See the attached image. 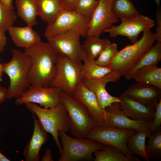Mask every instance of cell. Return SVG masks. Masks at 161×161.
<instances>
[{
	"instance_id": "obj_1",
	"label": "cell",
	"mask_w": 161,
	"mask_h": 161,
	"mask_svg": "<svg viewBox=\"0 0 161 161\" xmlns=\"http://www.w3.org/2000/svg\"><path fill=\"white\" fill-rule=\"evenodd\" d=\"M24 52L30 57L31 60L30 85L50 86L56 74L58 54L48 42L41 41L25 48Z\"/></svg>"
},
{
	"instance_id": "obj_2",
	"label": "cell",
	"mask_w": 161,
	"mask_h": 161,
	"mask_svg": "<svg viewBox=\"0 0 161 161\" xmlns=\"http://www.w3.org/2000/svg\"><path fill=\"white\" fill-rule=\"evenodd\" d=\"M12 56L8 62L2 63L3 72L8 76L9 85L7 99L19 97L30 84L29 78L31 68L30 57L21 50L11 49Z\"/></svg>"
},
{
	"instance_id": "obj_3",
	"label": "cell",
	"mask_w": 161,
	"mask_h": 161,
	"mask_svg": "<svg viewBox=\"0 0 161 161\" xmlns=\"http://www.w3.org/2000/svg\"><path fill=\"white\" fill-rule=\"evenodd\" d=\"M24 104L32 113L37 116L45 131L52 135L61 154L62 148L59 140L58 132L62 131L66 132L69 131L68 113L63 104L61 103L54 107L47 109L33 103Z\"/></svg>"
},
{
	"instance_id": "obj_4",
	"label": "cell",
	"mask_w": 161,
	"mask_h": 161,
	"mask_svg": "<svg viewBox=\"0 0 161 161\" xmlns=\"http://www.w3.org/2000/svg\"><path fill=\"white\" fill-rule=\"evenodd\" d=\"M142 38L131 45L118 51L110 64L112 71L123 76L136 64L156 41L154 33L151 29L144 31Z\"/></svg>"
},
{
	"instance_id": "obj_5",
	"label": "cell",
	"mask_w": 161,
	"mask_h": 161,
	"mask_svg": "<svg viewBox=\"0 0 161 161\" xmlns=\"http://www.w3.org/2000/svg\"><path fill=\"white\" fill-rule=\"evenodd\" d=\"M59 96L67 112L70 133L75 138H86L88 132L98 124L92 119L86 108L73 97L62 91Z\"/></svg>"
},
{
	"instance_id": "obj_6",
	"label": "cell",
	"mask_w": 161,
	"mask_h": 161,
	"mask_svg": "<svg viewBox=\"0 0 161 161\" xmlns=\"http://www.w3.org/2000/svg\"><path fill=\"white\" fill-rule=\"evenodd\" d=\"M58 136L62 148L59 161H94L93 152L105 146L91 139L72 137L62 131H59Z\"/></svg>"
},
{
	"instance_id": "obj_7",
	"label": "cell",
	"mask_w": 161,
	"mask_h": 161,
	"mask_svg": "<svg viewBox=\"0 0 161 161\" xmlns=\"http://www.w3.org/2000/svg\"><path fill=\"white\" fill-rule=\"evenodd\" d=\"M82 64L81 62H76L58 55L56 74L50 86L59 88L61 91L72 96L76 86L83 80Z\"/></svg>"
},
{
	"instance_id": "obj_8",
	"label": "cell",
	"mask_w": 161,
	"mask_h": 161,
	"mask_svg": "<svg viewBox=\"0 0 161 161\" xmlns=\"http://www.w3.org/2000/svg\"><path fill=\"white\" fill-rule=\"evenodd\" d=\"M81 36L83 37L80 31L70 30L47 39L58 55L65 56L73 61L81 62L86 56L80 43Z\"/></svg>"
},
{
	"instance_id": "obj_9",
	"label": "cell",
	"mask_w": 161,
	"mask_h": 161,
	"mask_svg": "<svg viewBox=\"0 0 161 161\" xmlns=\"http://www.w3.org/2000/svg\"><path fill=\"white\" fill-rule=\"evenodd\" d=\"M135 131L116 127L107 123L98 124L90 130L86 138L116 148L127 156H133L127 148V140Z\"/></svg>"
},
{
	"instance_id": "obj_10",
	"label": "cell",
	"mask_w": 161,
	"mask_h": 161,
	"mask_svg": "<svg viewBox=\"0 0 161 161\" xmlns=\"http://www.w3.org/2000/svg\"><path fill=\"white\" fill-rule=\"evenodd\" d=\"M120 19L121 23L119 25H113L104 32L108 33L111 37L118 35L126 36L132 44L138 41V36L141 32L151 29L155 25L154 20L140 14Z\"/></svg>"
},
{
	"instance_id": "obj_11",
	"label": "cell",
	"mask_w": 161,
	"mask_h": 161,
	"mask_svg": "<svg viewBox=\"0 0 161 161\" xmlns=\"http://www.w3.org/2000/svg\"><path fill=\"white\" fill-rule=\"evenodd\" d=\"M61 91L58 87L50 86L44 87L30 85L21 95L17 99L16 104L20 106L26 103L39 104L47 109L54 107L61 103L59 94Z\"/></svg>"
},
{
	"instance_id": "obj_12",
	"label": "cell",
	"mask_w": 161,
	"mask_h": 161,
	"mask_svg": "<svg viewBox=\"0 0 161 161\" xmlns=\"http://www.w3.org/2000/svg\"><path fill=\"white\" fill-rule=\"evenodd\" d=\"M89 20L75 11L64 9L52 22L48 24L44 36L47 38L67 30H76L81 32L85 37Z\"/></svg>"
},
{
	"instance_id": "obj_13",
	"label": "cell",
	"mask_w": 161,
	"mask_h": 161,
	"mask_svg": "<svg viewBox=\"0 0 161 161\" xmlns=\"http://www.w3.org/2000/svg\"><path fill=\"white\" fill-rule=\"evenodd\" d=\"M112 10V0H99L89 21L86 36H100L118 21Z\"/></svg>"
},
{
	"instance_id": "obj_14",
	"label": "cell",
	"mask_w": 161,
	"mask_h": 161,
	"mask_svg": "<svg viewBox=\"0 0 161 161\" xmlns=\"http://www.w3.org/2000/svg\"><path fill=\"white\" fill-rule=\"evenodd\" d=\"M104 110L106 123L134 131L145 130L150 132L152 121L136 120L130 118L121 110L120 103H114Z\"/></svg>"
},
{
	"instance_id": "obj_15",
	"label": "cell",
	"mask_w": 161,
	"mask_h": 161,
	"mask_svg": "<svg viewBox=\"0 0 161 161\" xmlns=\"http://www.w3.org/2000/svg\"><path fill=\"white\" fill-rule=\"evenodd\" d=\"M120 76L118 73L112 72L104 77L97 79H83L85 86L95 94L98 101L103 109L115 102H122L120 97L110 95L106 89V84L109 82L118 80Z\"/></svg>"
},
{
	"instance_id": "obj_16",
	"label": "cell",
	"mask_w": 161,
	"mask_h": 161,
	"mask_svg": "<svg viewBox=\"0 0 161 161\" xmlns=\"http://www.w3.org/2000/svg\"><path fill=\"white\" fill-rule=\"evenodd\" d=\"M72 97L86 108L92 119L98 124L106 123L104 109L99 104L94 93L85 86L83 80L76 86Z\"/></svg>"
},
{
	"instance_id": "obj_17",
	"label": "cell",
	"mask_w": 161,
	"mask_h": 161,
	"mask_svg": "<svg viewBox=\"0 0 161 161\" xmlns=\"http://www.w3.org/2000/svg\"><path fill=\"white\" fill-rule=\"evenodd\" d=\"M123 94L133 100L155 109L161 99V89L137 82L129 87Z\"/></svg>"
},
{
	"instance_id": "obj_18",
	"label": "cell",
	"mask_w": 161,
	"mask_h": 161,
	"mask_svg": "<svg viewBox=\"0 0 161 161\" xmlns=\"http://www.w3.org/2000/svg\"><path fill=\"white\" fill-rule=\"evenodd\" d=\"M32 113L34 120L33 133L24 148L23 155L26 161H39L40 149L47 141L48 137L40 121L36 119L35 114Z\"/></svg>"
},
{
	"instance_id": "obj_19",
	"label": "cell",
	"mask_w": 161,
	"mask_h": 161,
	"mask_svg": "<svg viewBox=\"0 0 161 161\" xmlns=\"http://www.w3.org/2000/svg\"><path fill=\"white\" fill-rule=\"evenodd\" d=\"M120 98L122 102L121 109L129 118L136 120L153 121L154 108L146 106L123 93Z\"/></svg>"
},
{
	"instance_id": "obj_20",
	"label": "cell",
	"mask_w": 161,
	"mask_h": 161,
	"mask_svg": "<svg viewBox=\"0 0 161 161\" xmlns=\"http://www.w3.org/2000/svg\"><path fill=\"white\" fill-rule=\"evenodd\" d=\"M32 27L27 25L23 27L13 26L8 31L16 46L26 48L41 41L40 35Z\"/></svg>"
},
{
	"instance_id": "obj_21",
	"label": "cell",
	"mask_w": 161,
	"mask_h": 161,
	"mask_svg": "<svg viewBox=\"0 0 161 161\" xmlns=\"http://www.w3.org/2000/svg\"><path fill=\"white\" fill-rule=\"evenodd\" d=\"M161 60V42H157L143 55L134 66L123 76L127 80L133 78L135 73L143 67L157 65Z\"/></svg>"
},
{
	"instance_id": "obj_22",
	"label": "cell",
	"mask_w": 161,
	"mask_h": 161,
	"mask_svg": "<svg viewBox=\"0 0 161 161\" xmlns=\"http://www.w3.org/2000/svg\"><path fill=\"white\" fill-rule=\"evenodd\" d=\"M38 15L49 24L64 9L61 0H35Z\"/></svg>"
},
{
	"instance_id": "obj_23",
	"label": "cell",
	"mask_w": 161,
	"mask_h": 161,
	"mask_svg": "<svg viewBox=\"0 0 161 161\" xmlns=\"http://www.w3.org/2000/svg\"><path fill=\"white\" fill-rule=\"evenodd\" d=\"M151 135L150 131L142 130L135 131L129 136L126 145L132 155L141 157L147 161H150L146 154L145 142L146 138Z\"/></svg>"
},
{
	"instance_id": "obj_24",
	"label": "cell",
	"mask_w": 161,
	"mask_h": 161,
	"mask_svg": "<svg viewBox=\"0 0 161 161\" xmlns=\"http://www.w3.org/2000/svg\"><path fill=\"white\" fill-rule=\"evenodd\" d=\"M133 78L137 83L161 89V68L157 65L143 67L135 72Z\"/></svg>"
},
{
	"instance_id": "obj_25",
	"label": "cell",
	"mask_w": 161,
	"mask_h": 161,
	"mask_svg": "<svg viewBox=\"0 0 161 161\" xmlns=\"http://www.w3.org/2000/svg\"><path fill=\"white\" fill-rule=\"evenodd\" d=\"M83 61L82 69L83 79L100 78L113 72L110 64L98 65L95 62V59L86 56Z\"/></svg>"
},
{
	"instance_id": "obj_26",
	"label": "cell",
	"mask_w": 161,
	"mask_h": 161,
	"mask_svg": "<svg viewBox=\"0 0 161 161\" xmlns=\"http://www.w3.org/2000/svg\"><path fill=\"white\" fill-rule=\"evenodd\" d=\"M17 14L27 25L32 27L37 24L38 16L35 0H16Z\"/></svg>"
},
{
	"instance_id": "obj_27",
	"label": "cell",
	"mask_w": 161,
	"mask_h": 161,
	"mask_svg": "<svg viewBox=\"0 0 161 161\" xmlns=\"http://www.w3.org/2000/svg\"><path fill=\"white\" fill-rule=\"evenodd\" d=\"M105 146L103 149L93 152L95 161H140L136 156H127L116 148Z\"/></svg>"
},
{
	"instance_id": "obj_28",
	"label": "cell",
	"mask_w": 161,
	"mask_h": 161,
	"mask_svg": "<svg viewBox=\"0 0 161 161\" xmlns=\"http://www.w3.org/2000/svg\"><path fill=\"white\" fill-rule=\"evenodd\" d=\"M99 35L87 37L82 47L86 56L96 59L103 50L111 43L108 38H100Z\"/></svg>"
},
{
	"instance_id": "obj_29",
	"label": "cell",
	"mask_w": 161,
	"mask_h": 161,
	"mask_svg": "<svg viewBox=\"0 0 161 161\" xmlns=\"http://www.w3.org/2000/svg\"><path fill=\"white\" fill-rule=\"evenodd\" d=\"M112 10L118 18L129 17L140 14L130 0H112Z\"/></svg>"
},
{
	"instance_id": "obj_30",
	"label": "cell",
	"mask_w": 161,
	"mask_h": 161,
	"mask_svg": "<svg viewBox=\"0 0 161 161\" xmlns=\"http://www.w3.org/2000/svg\"><path fill=\"white\" fill-rule=\"evenodd\" d=\"M148 143L145 145L147 155L149 160H160L161 158V131H156L148 137Z\"/></svg>"
},
{
	"instance_id": "obj_31",
	"label": "cell",
	"mask_w": 161,
	"mask_h": 161,
	"mask_svg": "<svg viewBox=\"0 0 161 161\" xmlns=\"http://www.w3.org/2000/svg\"><path fill=\"white\" fill-rule=\"evenodd\" d=\"M17 15L13 9L5 7L0 1V30H8L16 20Z\"/></svg>"
},
{
	"instance_id": "obj_32",
	"label": "cell",
	"mask_w": 161,
	"mask_h": 161,
	"mask_svg": "<svg viewBox=\"0 0 161 161\" xmlns=\"http://www.w3.org/2000/svg\"><path fill=\"white\" fill-rule=\"evenodd\" d=\"M117 44L111 43L105 47L95 59V62L98 65L106 66L112 62L117 55Z\"/></svg>"
},
{
	"instance_id": "obj_33",
	"label": "cell",
	"mask_w": 161,
	"mask_h": 161,
	"mask_svg": "<svg viewBox=\"0 0 161 161\" xmlns=\"http://www.w3.org/2000/svg\"><path fill=\"white\" fill-rule=\"evenodd\" d=\"M99 0H77L75 11L89 19L96 8Z\"/></svg>"
},
{
	"instance_id": "obj_34",
	"label": "cell",
	"mask_w": 161,
	"mask_h": 161,
	"mask_svg": "<svg viewBox=\"0 0 161 161\" xmlns=\"http://www.w3.org/2000/svg\"><path fill=\"white\" fill-rule=\"evenodd\" d=\"M161 99L159 101L155 109L153 120L150 127L151 134L156 131H161Z\"/></svg>"
},
{
	"instance_id": "obj_35",
	"label": "cell",
	"mask_w": 161,
	"mask_h": 161,
	"mask_svg": "<svg viewBox=\"0 0 161 161\" xmlns=\"http://www.w3.org/2000/svg\"><path fill=\"white\" fill-rule=\"evenodd\" d=\"M156 14L157 24L155 37L156 41L161 42V10L160 8L157 10Z\"/></svg>"
},
{
	"instance_id": "obj_36",
	"label": "cell",
	"mask_w": 161,
	"mask_h": 161,
	"mask_svg": "<svg viewBox=\"0 0 161 161\" xmlns=\"http://www.w3.org/2000/svg\"><path fill=\"white\" fill-rule=\"evenodd\" d=\"M64 9L69 11H75L77 0H61Z\"/></svg>"
},
{
	"instance_id": "obj_37",
	"label": "cell",
	"mask_w": 161,
	"mask_h": 161,
	"mask_svg": "<svg viewBox=\"0 0 161 161\" xmlns=\"http://www.w3.org/2000/svg\"><path fill=\"white\" fill-rule=\"evenodd\" d=\"M4 32L0 30V53L3 52L7 44V38Z\"/></svg>"
},
{
	"instance_id": "obj_38",
	"label": "cell",
	"mask_w": 161,
	"mask_h": 161,
	"mask_svg": "<svg viewBox=\"0 0 161 161\" xmlns=\"http://www.w3.org/2000/svg\"><path fill=\"white\" fill-rule=\"evenodd\" d=\"M42 161H53L51 151L49 149H47L41 159Z\"/></svg>"
},
{
	"instance_id": "obj_39",
	"label": "cell",
	"mask_w": 161,
	"mask_h": 161,
	"mask_svg": "<svg viewBox=\"0 0 161 161\" xmlns=\"http://www.w3.org/2000/svg\"><path fill=\"white\" fill-rule=\"evenodd\" d=\"M7 90L5 87L0 85V105L7 99Z\"/></svg>"
},
{
	"instance_id": "obj_40",
	"label": "cell",
	"mask_w": 161,
	"mask_h": 161,
	"mask_svg": "<svg viewBox=\"0 0 161 161\" xmlns=\"http://www.w3.org/2000/svg\"><path fill=\"white\" fill-rule=\"evenodd\" d=\"M0 1L7 7L13 9L12 0H0Z\"/></svg>"
},
{
	"instance_id": "obj_41",
	"label": "cell",
	"mask_w": 161,
	"mask_h": 161,
	"mask_svg": "<svg viewBox=\"0 0 161 161\" xmlns=\"http://www.w3.org/2000/svg\"><path fill=\"white\" fill-rule=\"evenodd\" d=\"M0 151V161H10Z\"/></svg>"
},
{
	"instance_id": "obj_42",
	"label": "cell",
	"mask_w": 161,
	"mask_h": 161,
	"mask_svg": "<svg viewBox=\"0 0 161 161\" xmlns=\"http://www.w3.org/2000/svg\"><path fill=\"white\" fill-rule=\"evenodd\" d=\"M3 67L2 64L0 63V82L2 81V76H3Z\"/></svg>"
},
{
	"instance_id": "obj_43",
	"label": "cell",
	"mask_w": 161,
	"mask_h": 161,
	"mask_svg": "<svg viewBox=\"0 0 161 161\" xmlns=\"http://www.w3.org/2000/svg\"><path fill=\"white\" fill-rule=\"evenodd\" d=\"M157 6L159 8L160 6V0H154Z\"/></svg>"
},
{
	"instance_id": "obj_44",
	"label": "cell",
	"mask_w": 161,
	"mask_h": 161,
	"mask_svg": "<svg viewBox=\"0 0 161 161\" xmlns=\"http://www.w3.org/2000/svg\"><path fill=\"white\" fill-rule=\"evenodd\" d=\"M1 144V141L0 140V146Z\"/></svg>"
}]
</instances>
